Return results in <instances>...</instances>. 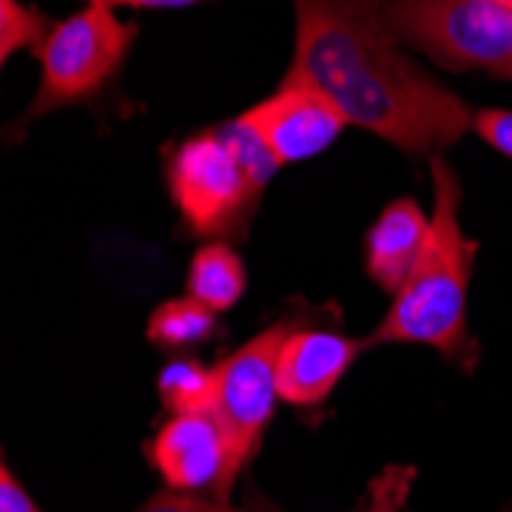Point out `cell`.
I'll list each match as a JSON object with an SVG mask.
<instances>
[{
	"instance_id": "obj_10",
	"label": "cell",
	"mask_w": 512,
	"mask_h": 512,
	"mask_svg": "<svg viewBox=\"0 0 512 512\" xmlns=\"http://www.w3.org/2000/svg\"><path fill=\"white\" fill-rule=\"evenodd\" d=\"M430 237V218L414 200H393L371 224L365 240V270L375 283L396 295L414 270Z\"/></svg>"
},
{
	"instance_id": "obj_21",
	"label": "cell",
	"mask_w": 512,
	"mask_h": 512,
	"mask_svg": "<svg viewBox=\"0 0 512 512\" xmlns=\"http://www.w3.org/2000/svg\"><path fill=\"white\" fill-rule=\"evenodd\" d=\"M503 80H512V71H509V74H506V77H503Z\"/></svg>"
},
{
	"instance_id": "obj_7",
	"label": "cell",
	"mask_w": 512,
	"mask_h": 512,
	"mask_svg": "<svg viewBox=\"0 0 512 512\" xmlns=\"http://www.w3.org/2000/svg\"><path fill=\"white\" fill-rule=\"evenodd\" d=\"M243 120L261 135L279 166L322 154L350 126L322 92L289 80H283L273 96L249 108Z\"/></svg>"
},
{
	"instance_id": "obj_20",
	"label": "cell",
	"mask_w": 512,
	"mask_h": 512,
	"mask_svg": "<svg viewBox=\"0 0 512 512\" xmlns=\"http://www.w3.org/2000/svg\"><path fill=\"white\" fill-rule=\"evenodd\" d=\"M491 4H500V7H509L512 10V0H491Z\"/></svg>"
},
{
	"instance_id": "obj_22",
	"label": "cell",
	"mask_w": 512,
	"mask_h": 512,
	"mask_svg": "<svg viewBox=\"0 0 512 512\" xmlns=\"http://www.w3.org/2000/svg\"><path fill=\"white\" fill-rule=\"evenodd\" d=\"M362 512H365V509H362Z\"/></svg>"
},
{
	"instance_id": "obj_13",
	"label": "cell",
	"mask_w": 512,
	"mask_h": 512,
	"mask_svg": "<svg viewBox=\"0 0 512 512\" xmlns=\"http://www.w3.org/2000/svg\"><path fill=\"white\" fill-rule=\"evenodd\" d=\"M160 399L172 414H212L218 396L215 368L197 359H172L157 381Z\"/></svg>"
},
{
	"instance_id": "obj_6",
	"label": "cell",
	"mask_w": 512,
	"mask_h": 512,
	"mask_svg": "<svg viewBox=\"0 0 512 512\" xmlns=\"http://www.w3.org/2000/svg\"><path fill=\"white\" fill-rule=\"evenodd\" d=\"M292 325L279 322L270 325L252 341H246L237 353H230L224 362L215 365L218 375V396H215V417L227 436L230 448V482L240 476V470L255 457L264 430L273 417L279 384V350L289 338Z\"/></svg>"
},
{
	"instance_id": "obj_19",
	"label": "cell",
	"mask_w": 512,
	"mask_h": 512,
	"mask_svg": "<svg viewBox=\"0 0 512 512\" xmlns=\"http://www.w3.org/2000/svg\"><path fill=\"white\" fill-rule=\"evenodd\" d=\"M99 4L114 7H132V10H181V7H194L203 0H99Z\"/></svg>"
},
{
	"instance_id": "obj_9",
	"label": "cell",
	"mask_w": 512,
	"mask_h": 512,
	"mask_svg": "<svg viewBox=\"0 0 512 512\" xmlns=\"http://www.w3.org/2000/svg\"><path fill=\"white\" fill-rule=\"evenodd\" d=\"M365 347L371 344L338 332H313V329L289 332L283 350H279V368H276L279 399L295 408H310L325 402Z\"/></svg>"
},
{
	"instance_id": "obj_3",
	"label": "cell",
	"mask_w": 512,
	"mask_h": 512,
	"mask_svg": "<svg viewBox=\"0 0 512 512\" xmlns=\"http://www.w3.org/2000/svg\"><path fill=\"white\" fill-rule=\"evenodd\" d=\"M276 166L261 135L237 117L169 148L166 181L194 234L227 237L246 227Z\"/></svg>"
},
{
	"instance_id": "obj_16",
	"label": "cell",
	"mask_w": 512,
	"mask_h": 512,
	"mask_svg": "<svg viewBox=\"0 0 512 512\" xmlns=\"http://www.w3.org/2000/svg\"><path fill=\"white\" fill-rule=\"evenodd\" d=\"M135 512H240L227 506V500H206L194 497L191 491H160L148 503H142Z\"/></svg>"
},
{
	"instance_id": "obj_1",
	"label": "cell",
	"mask_w": 512,
	"mask_h": 512,
	"mask_svg": "<svg viewBox=\"0 0 512 512\" xmlns=\"http://www.w3.org/2000/svg\"><path fill=\"white\" fill-rule=\"evenodd\" d=\"M289 83L329 99L350 126L436 157L473 126V111L405 53L384 16V0H295Z\"/></svg>"
},
{
	"instance_id": "obj_17",
	"label": "cell",
	"mask_w": 512,
	"mask_h": 512,
	"mask_svg": "<svg viewBox=\"0 0 512 512\" xmlns=\"http://www.w3.org/2000/svg\"><path fill=\"white\" fill-rule=\"evenodd\" d=\"M473 129L491 148H497L500 154H506L512 160V111H503V108L479 111L473 117Z\"/></svg>"
},
{
	"instance_id": "obj_4",
	"label": "cell",
	"mask_w": 512,
	"mask_h": 512,
	"mask_svg": "<svg viewBox=\"0 0 512 512\" xmlns=\"http://www.w3.org/2000/svg\"><path fill=\"white\" fill-rule=\"evenodd\" d=\"M402 43L454 71H512V10L491 0H384Z\"/></svg>"
},
{
	"instance_id": "obj_18",
	"label": "cell",
	"mask_w": 512,
	"mask_h": 512,
	"mask_svg": "<svg viewBox=\"0 0 512 512\" xmlns=\"http://www.w3.org/2000/svg\"><path fill=\"white\" fill-rule=\"evenodd\" d=\"M0 512H40L31 494L22 488V482L10 473L7 463H4V470H0Z\"/></svg>"
},
{
	"instance_id": "obj_5",
	"label": "cell",
	"mask_w": 512,
	"mask_h": 512,
	"mask_svg": "<svg viewBox=\"0 0 512 512\" xmlns=\"http://www.w3.org/2000/svg\"><path fill=\"white\" fill-rule=\"evenodd\" d=\"M135 34L132 22L117 19L99 0H89L74 16L56 22L37 50L40 86L25 117H43L99 92L120 71Z\"/></svg>"
},
{
	"instance_id": "obj_14",
	"label": "cell",
	"mask_w": 512,
	"mask_h": 512,
	"mask_svg": "<svg viewBox=\"0 0 512 512\" xmlns=\"http://www.w3.org/2000/svg\"><path fill=\"white\" fill-rule=\"evenodd\" d=\"M56 22L22 0H0V59L10 62L16 50H40Z\"/></svg>"
},
{
	"instance_id": "obj_2",
	"label": "cell",
	"mask_w": 512,
	"mask_h": 512,
	"mask_svg": "<svg viewBox=\"0 0 512 512\" xmlns=\"http://www.w3.org/2000/svg\"><path fill=\"white\" fill-rule=\"evenodd\" d=\"M430 169L433 218L427 246L368 344H427L454 362L473 365L476 344L467 325V292L479 246L460 227L457 209L463 194L454 169L442 157H433Z\"/></svg>"
},
{
	"instance_id": "obj_11",
	"label": "cell",
	"mask_w": 512,
	"mask_h": 512,
	"mask_svg": "<svg viewBox=\"0 0 512 512\" xmlns=\"http://www.w3.org/2000/svg\"><path fill=\"white\" fill-rule=\"evenodd\" d=\"M188 295L212 307L215 313H224L246 295V267L243 258L224 246L209 243L203 246L188 270Z\"/></svg>"
},
{
	"instance_id": "obj_8",
	"label": "cell",
	"mask_w": 512,
	"mask_h": 512,
	"mask_svg": "<svg viewBox=\"0 0 512 512\" xmlns=\"http://www.w3.org/2000/svg\"><path fill=\"white\" fill-rule=\"evenodd\" d=\"M148 457L175 491H230V448L215 414H172L148 442Z\"/></svg>"
},
{
	"instance_id": "obj_12",
	"label": "cell",
	"mask_w": 512,
	"mask_h": 512,
	"mask_svg": "<svg viewBox=\"0 0 512 512\" xmlns=\"http://www.w3.org/2000/svg\"><path fill=\"white\" fill-rule=\"evenodd\" d=\"M221 332L218 313L203 301L184 295L163 301L148 319V338L166 350H188Z\"/></svg>"
},
{
	"instance_id": "obj_15",
	"label": "cell",
	"mask_w": 512,
	"mask_h": 512,
	"mask_svg": "<svg viewBox=\"0 0 512 512\" xmlns=\"http://www.w3.org/2000/svg\"><path fill=\"white\" fill-rule=\"evenodd\" d=\"M414 476H417L414 467H396V463L387 470H381L368 485L365 512H402L405 500L411 494Z\"/></svg>"
}]
</instances>
